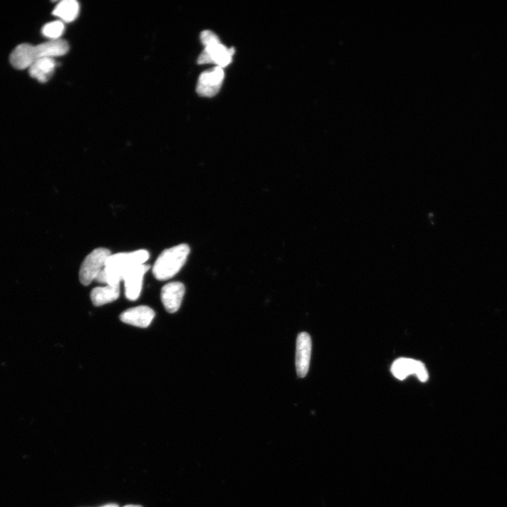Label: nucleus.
<instances>
[{
	"mask_svg": "<svg viewBox=\"0 0 507 507\" xmlns=\"http://www.w3.org/2000/svg\"><path fill=\"white\" fill-rule=\"evenodd\" d=\"M311 339L305 332L301 333L297 340L296 365L298 375L304 377L309 369L311 354Z\"/></svg>",
	"mask_w": 507,
	"mask_h": 507,
	"instance_id": "obj_8",
	"label": "nucleus"
},
{
	"mask_svg": "<svg viewBox=\"0 0 507 507\" xmlns=\"http://www.w3.org/2000/svg\"><path fill=\"white\" fill-rule=\"evenodd\" d=\"M101 507H119L118 504H108L105 506H103Z\"/></svg>",
	"mask_w": 507,
	"mask_h": 507,
	"instance_id": "obj_18",
	"label": "nucleus"
},
{
	"mask_svg": "<svg viewBox=\"0 0 507 507\" xmlns=\"http://www.w3.org/2000/svg\"><path fill=\"white\" fill-rule=\"evenodd\" d=\"M391 372L396 378L400 380L414 374L417 376L421 382L425 383L429 377L426 367L423 362L408 358H400L395 360L391 366Z\"/></svg>",
	"mask_w": 507,
	"mask_h": 507,
	"instance_id": "obj_4",
	"label": "nucleus"
},
{
	"mask_svg": "<svg viewBox=\"0 0 507 507\" xmlns=\"http://www.w3.org/2000/svg\"><path fill=\"white\" fill-rule=\"evenodd\" d=\"M110 256V251L102 247L95 249L90 253L80 269L81 282L87 287L93 280H96L99 273L105 269L107 260Z\"/></svg>",
	"mask_w": 507,
	"mask_h": 507,
	"instance_id": "obj_3",
	"label": "nucleus"
},
{
	"mask_svg": "<svg viewBox=\"0 0 507 507\" xmlns=\"http://www.w3.org/2000/svg\"><path fill=\"white\" fill-rule=\"evenodd\" d=\"M189 247L180 244L165 249L156 260L152 273L158 280H167L175 276L185 265L189 254Z\"/></svg>",
	"mask_w": 507,
	"mask_h": 507,
	"instance_id": "obj_2",
	"label": "nucleus"
},
{
	"mask_svg": "<svg viewBox=\"0 0 507 507\" xmlns=\"http://www.w3.org/2000/svg\"><path fill=\"white\" fill-rule=\"evenodd\" d=\"M149 265H142L132 268L127 272L123 281L125 285V294L127 299L131 301L137 300L141 293L145 274L149 269Z\"/></svg>",
	"mask_w": 507,
	"mask_h": 507,
	"instance_id": "obj_7",
	"label": "nucleus"
},
{
	"mask_svg": "<svg viewBox=\"0 0 507 507\" xmlns=\"http://www.w3.org/2000/svg\"><path fill=\"white\" fill-rule=\"evenodd\" d=\"M154 311L147 306L127 309L120 315L122 322L140 328H147L154 318Z\"/></svg>",
	"mask_w": 507,
	"mask_h": 507,
	"instance_id": "obj_9",
	"label": "nucleus"
},
{
	"mask_svg": "<svg viewBox=\"0 0 507 507\" xmlns=\"http://www.w3.org/2000/svg\"><path fill=\"white\" fill-rule=\"evenodd\" d=\"M79 11L80 6L76 0H63L55 7L52 14L63 21L70 23L78 17Z\"/></svg>",
	"mask_w": 507,
	"mask_h": 507,
	"instance_id": "obj_15",
	"label": "nucleus"
},
{
	"mask_svg": "<svg viewBox=\"0 0 507 507\" xmlns=\"http://www.w3.org/2000/svg\"><path fill=\"white\" fill-rule=\"evenodd\" d=\"M56 65V61L52 58L40 59L30 67L29 74L39 82L46 83L54 74Z\"/></svg>",
	"mask_w": 507,
	"mask_h": 507,
	"instance_id": "obj_13",
	"label": "nucleus"
},
{
	"mask_svg": "<svg viewBox=\"0 0 507 507\" xmlns=\"http://www.w3.org/2000/svg\"><path fill=\"white\" fill-rule=\"evenodd\" d=\"M203 44L206 47L220 43L218 37L211 30H204L200 35Z\"/></svg>",
	"mask_w": 507,
	"mask_h": 507,
	"instance_id": "obj_17",
	"label": "nucleus"
},
{
	"mask_svg": "<svg viewBox=\"0 0 507 507\" xmlns=\"http://www.w3.org/2000/svg\"><path fill=\"white\" fill-rule=\"evenodd\" d=\"M234 53V48L228 49L220 43L206 47L200 55L198 63L199 65L215 63L218 67L223 69L230 65Z\"/></svg>",
	"mask_w": 507,
	"mask_h": 507,
	"instance_id": "obj_5",
	"label": "nucleus"
},
{
	"mask_svg": "<svg viewBox=\"0 0 507 507\" xmlns=\"http://www.w3.org/2000/svg\"><path fill=\"white\" fill-rule=\"evenodd\" d=\"M225 74L223 69L216 67L203 72L198 80L197 92L204 97H214L223 83Z\"/></svg>",
	"mask_w": 507,
	"mask_h": 507,
	"instance_id": "obj_6",
	"label": "nucleus"
},
{
	"mask_svg": "<svg viewBox=\"0 0 507 507\" xmlns=\"http://www.w3.org/2000/svg\"><path fill=\"white\" fill-rule=\"evenodd\" d=\"M119 296L120 287H112L109 284L94 289L90 294L93 304L97 307L113 302Z\"/></svg>",
	"mask_w": 507,
	"mask_h": 507,
	"instance_id": "obj_14",
	"label": "nucleus"
},
{
	"mask_svg": "<svg viewBox=\"0 0 507 507\" xmlns=\"http://www.w3.org/2000/svg\"><path fill=\"white\" fill-rule=\"evenodd\" d=\"M65 26L61 21H54L45 24L42 28L44 37L51 40H59L65 32Z\"/></svg>",
	"mask_w": 507,
	"mask_h": 507,
	"instance_id": "obj_16",
	"label": "nucleus"
},
{
	"mask_svg": "<svg viewBox=\"0 0 507 507\" xmlns=\"http://www.w3.org/2000/svg\"><path fill=\"white\" fill-rule=\"evenodd\" d=\"M70 50V45L65 40H50L35 46L37 60L43 58H54L65 55Z\"/></svg>",
	"mask_w": 507,
	"mask_h": 507,
	"instance_id": "obj_12",
	"label": "nucleus"
},
{
	"mask_svg": "<svg viewBox=\"0 0 507 507\" xmlns=\"http://www.w3.org/2000/svg\"><path fill=\"white\" fill-rule=\"evenodd\" d=\"M123 507H143V506L141 505L130 504V505H126Z\"/></svg>",
	"mask_w": 507,
	"mask_h": 507,
	"instance_id": "obj_19",
	"label": "nucleus"
},
{
	"mask_svg": "<svg viewBox=\"0 0 507 507\" xmlns=\"http://www.w3.org/2000/svg\"><path fill=\"white\" fill-rule=\"evenodd\" d=\"M37 61L35 45L23 43L18 45L10 55L12 65L17 70L30 68Z\"/></svg>",
	"mask_w": 507,
	"mask_h": 507,
	"instance_id": "obj_11",
	"label": "nucleus"
},
{
	"mask_svg": "<svg viewBox=\"0 0 507 507\" xmlns=\"http://www.w3.org/2000/svg\"><path fill=\"white\" fill-rule=\"evenodd\" d=\"M149 258V254L145 249L131 252L111 254L107 260L105 269L99 273L96 280L100 283L120 287V282L127 272L132 268L145 265Z\"/></svg>",
	"mask_w": 507,
	"mask_h": 507,
	"instance_id": "obj_1",
	"label": "nucleus"
},
{
	"mask_svg": "<svg viewBox=\"0 0 507 507\" xmlns=\"http://www.w3.org/2000/svg\"><path fill=\"white\" fill-rule=\"evenodd\" d=\"M185 293V285L180 282H172L165 285L162 289L161 298L168 312L173 313L179 309Z\"/></svg>",
	"mask_w": 507,
	"mask_h": 507,
	"instance_id": "obj_10",
	"label": "nucleus"
}]
</instances>
